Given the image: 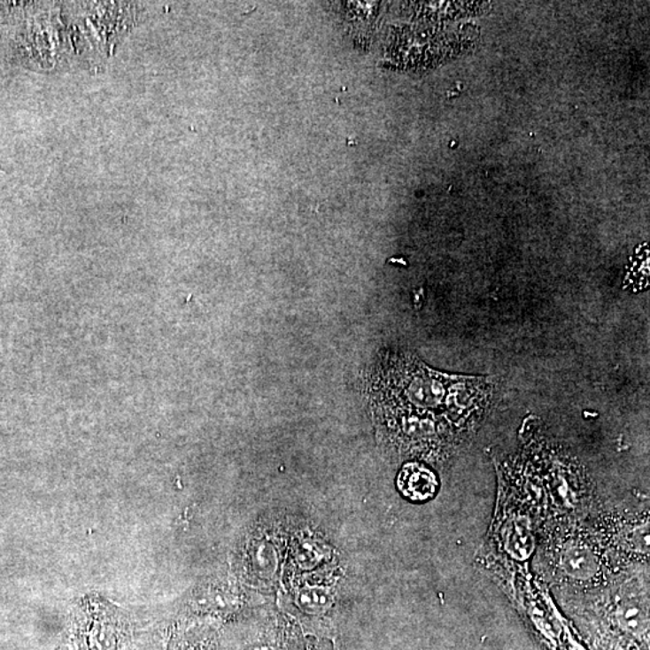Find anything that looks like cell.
I'll list each match as a JSON object with an SVG mask.
<instances>
[{"instance_id":"3957f363","label":"cell","mask_w":650,"mask_h":650,"mask_svg":"<svg viewBox=\"0 0 650 650\" xmlns=\"http://www.w3.org/2000/svg\"><path fill=\"white\" fill-rule=\"evenodd\" d=\"M561 566L565 574L571 577L592 578L599 572V555L591 546L571 542L565 546L564 552L561 553Z\"/></svg>"},{"instance_id":"6da1fadb","label":"cell","mask_w":650,"mask_h":650,"mask_svg":"<svg viewBox=\"0 0 650 650\" xmlns=\"http://www.w3.org/2000/svg\"><path fill=\"white\" fill-rule=\"evenodd\" d=\"M491 377L452 376L407 352L380 355L365 375V394L377 428L404 451H437L454 429L481 418L491 404Z\"/></svg>"},{"instance_id":"7a4b0ae2","label":"cell","mask_w":650,"mask_h":650,"mask_svg":"<svg viewBox=\"0 0 650 650\" xmlns=\"http://www.w3.org/2000/svg\"><path fill=\"white\" fill-rule=\"evenodd\" d=\"M434 472L417 462H410L402 468L398 476V487L402 495L412 501H425L434 497L437 489Z\"/></svg>"}]
</instances>
